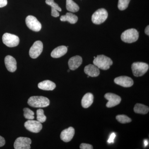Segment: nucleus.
<instances>
[{
    "mask_svg": "<svg viewBox=\"0 0 149 149\" xmlns=\"http://www.w3.org/2000/svg\"><path fill=\"white\" fill-rule=\"evenodd\" d=\"M27 103L30 106L35 108H44L49 105L50 101L43 96H32L28 99Z\"/></svg>",
    "mask_w": 149,
    "mask_h": 149,
    "instance_id": "obj_1",
    "label": "nucleus"
},
{
    "mask_svg": "<svg viewBox=\"0 0 149 149\" xmlns=\"http://www.w3.org/2000/svg\"><path fill=\"white\" fill-rule=\"evenodd\" d=\"M93 63L99 68L107 70L113 64V61L109 57L104 55H100L94 58Z\"/></svg>",
    "mask_w": 149,
    "mask_h": 149,
    "instance_id": "obj_2",
    "label": "nucleus"
},
{
    "mask_svg": "<svg viewBox=\"0 0 149 149\" xmlns=\"http://www.w3.org/2000/svg\"><path fill=\"white\" fill-rule=\"evenodd\" d=\"M139 32L133 28L125 30L121 35V40L124 42L128 43L136 42L139 39Z\"/></svg>",
    "mask_w": 149,
    "mask_h": 149,
    "instance_id": "obj_3",
    "label": "nucleus"
},
{
    "mask_svg": "<svg viewBox=\"0 0 149 149\" xmlns=\"http://www.w3.org/2000/svg\"><path fill=\"white\" fill-rule=\"evenodd\" d=\"M133 75L136 77H141L148 71L149 65L143 62H135L131 66Z\"/></svg>",
    "mask_w": 149,
    "mask_h": 149,
    "instance_id": "obj_4",
    "label": "nucleus"
},
{
    "mask_svg": "<svg viewBox=\"0 0 149 149\" xmlns=\"http://www.w3.org/2000/svg\"><path fill=\"white\" fill-rule=\"evenodd\" d=\"M108 14L106 10L104 8L99 9L96 11L92 15V20L93 23L100 24L103 23L107 18Z\"/></svg>",
    "mask_w": 149,
    "mask_h": 149,
    "instance_id": "obj_5",
    "label": "nucleus"
},
{
    "mask_svg": "<svg viewBox=\"0 0 149 149\" xmlns=\"http://www.w3.org/2000/svg\"><path fill=\"white\" fill-rule=\"evenodd\" d=\"M2 41L4 44L9 47H16L19 42V39L16 35L6 33L2 37Z\"/></svg>",
    "mask_w": 149,
    "mask_h": 149,
    "instance_id": "obj_6",
    "label": "nucleus"
},
{
    "mask_svg": "<svg viewBox=\"0 0 149 149\" xmlns=\"http://www.w3.org/2000/svg\"><path fill=\"white\" fill-rule=\"evenodd\" d=\"M25 22L29 29L35 32H39L42 29V24L36 17L32 15H29L25 19Z\"/></svg>",
    "mask_w": 149,
    "mask_h": 149,
    "instance_id": "obj_7",
    "label": "nucleus"
},
{
    "mask_svg": "<svg viewBox=\"0 0 149 149\" xmlns=\"http://www.w3.org/2000/svg\"><path fill=\"white\" fill-rule=\"evenodd\" d=\"M32 141L27 137H20L17 138L14 143L15 149H29L31 148L30 145Z\"/></svg>",
    "mask_w": 149,
    "mask_h": 149,
    "instance_id": "obj_8",
    "label": "nucleus"
},
{
    "mask_svg": "<svg viewBox=\"0 0 149 149\" xmlns=\"http://www.w3.org/2000/svg\"><path fill=\"white\" fill-rule=\"evenodd\" d=\"M43 43L40 41H37L33 44L30 48L29 51V55L32 58H36L40 56L42 52Z\"/></svg>",
    "mask_w": 149,
    "mask_h": 149,
    "instance_id": "obj_9",
    "label": "nucleus"
},
{
    "mask_svg": "<svg viewBox=\"0 0 149 149\" xmlns=\"http://www.w3.org/2000/svg\"><path fill=\"white\" fill-rule=\"evenodd\" d=\"M24 126L27 130L34 133H39L42 128L41 123L38 120H33V119L29 120L25 122Z\"/></svg>",
    "mask_w": 149,
    "mask_h": 149,
    "instance_id": "obj_10",
    "label": "nucleus"
},
{
    "mask_svg": "<svg viewBox=\"0 0 149 149\" xmlns=\"http://www.w3.org/2000/svg\"><path fill=\"white\" fill-rule=\"evenodd\" d=\"M104 97L108 100L106 107L111 108L118 105L120 103L121 99L120 96L111 93H107L104 95Z\"/></svg>",
    "mask_w": 149,
    "mask_h": 149,
    "instance_id": "obj_11",
    "label": "nucleus"
},
{
    "mask_svg": "<svg viewBox=\"0 0 149 149\" xmlns=\"http://www.w3.org/2000/svg\"><path fill=\"white\" fill-rule=\"evenodd\" d=\"M114 83L124 88H129L133 85L132 78L126 76H120L116 77L114 80Z\"/></svg>",
    "mask_w": 149,
    "mask_h": 149,
    "instance_id": "obj_12",
    "label": "nucleus"
},
{
    "mask_svg": "<svg viewBox=\"0 0 149 149\" xmlns=\"http://www.w3.org/2000/svg\"><path fill=\"white\" fill-rule=\"evenodd\" d=\"M74 133V128L72 127H70L62 131L60 135L61 139L62 141L66 143L70 142L73 138Z\"/></svg>",
    "mask_w": 149,
    "mask_h": 149,
    "instance_id": "obj_13",
    "label": "nucleus"
},
{
    "mask_svg": "<svg viewBox=\"0 0 149 149\" xmlns=\"http://www.w3.org/2000/svg\"><path fill=\"white\" fill-rule=\"evenodd\" d=\"M5 64L8 70L10 72H14L17 69V62L15 59L12 56H7L5 58Z\"/></svg>",
    "mask_w": 149,
    "mask_h": 149,
    "instance_id": "obj_14",
    "label": "nucleus"
},
{
    "mask_svg": "<svg viewBox=\"0 0 149 149\" xmlns=\"http://www.w3.org/2000/svg\"><path fill=\"white\" fill-rule=\"evenodd\" d=\"M83 59L82 57L79 56H76L72 57L70 59L68 64L70 69L74 70L77 69L82 64Z\"/></svg>",
    "mask_w": 149,
    "mask_h": 149,
    "instance_id": "obj_15",
    "label": "nucleus"
},
{
    "mask_svg": "<svg viewBox=\"0 0 149 149\" xmlns=\"http://www.w3.org/2000/svg\"><path fill=\"white\" fill-rule=\"evenodd\" d=\"M84 72L88 76L92 77H96L100 74V70L95 65L89 64L84 68Z\"/></svg>",
    "mask_w": 149,
    "mask_h": 149,
    "instance_id": "obj_16",
    "label": "nucleus"
},
{
    "mask_svg": "<svg viewBox=\"0 0 149 149\" xmlns=\"http://www.w3.org/2000/svg\"><path fill=\"white\" fill-rule=\"evenodd\" d=\"M67 51V47L65 46H59L52 51L51 53V56L54 58H59L65 55Z\"/></svg>",
    "mask_w": 149,
    "mask_h": 149,
    "instance_id": "obj_17",
    "label": "nucleus"
},
{
    "mask_svg": "<svg viewBox=\"0 0 149 149\" xmlns=\"http://www.w3.org/2000/svg\"><path fill=\"white\" fill-rule=\"evenodd\" d=\"M38 87L41 90L44 91H52L56 88V85L50 80H46L39 83Z\"/></svg>",
    "mask_w": 149,
    "mask_h": 149,
    "instance_id": "obj_18",
    "label": "nucleus"
},
{
    "mask_svg": "<svg viewBox=\"0 0 149 149\" xmlns=\"http://www.w3.org/2000/svg\"><path fill=\"white\" fill-rule=\"evenodd\" d=\"M93 100L94 96L93 94L91 93H87L83 96L81 101L82 107L84 108H88L93 103Z\"/></svg>",
    "mask_w": 149,
    "mask_h": 149,
    "instance_id": "obj_19",
    "label": "nucleus"
},
{
    "mask_svg": "<svg viewBox=\"0 0 149 149\" xmlns=\"http://www.w3.org/2000/svg\"><path fill=\"white\" fill-rule=\"evenodd\" d=\"M60 20L62 22L67 21L70 24H75L78 20V17L75 15L70 13H67L65 15H62Z\"/></svg>",
    "mask_w": 149,
    "mask_h": 149,
    "instance_id": "obj_20",
    "label": "nucleus"
},
{
    "mask_svg": "<svg viewBox=\"0 0 149 149\" xmlns=\"http://www.w3.org/2000/svg\"><path fill=\"white\" fill-rule=\"evenodd\" d=\"M149 107L141 104H136L134 107L135 113L140 114H146L148 112Z\"/></svg>",
    "mask_w": 149,
    "mask_h": 149,
    "instance_id": "obj_21",
    "label": "nucleus"
},
{
    "mask_svg": "<svg viewBox=\"0 0 149 149\" xmlns=\"http://www.w3.org/2000/svg\"><path fill=\"white\" fill-rule=\"evenodd\" d=\"M66 9L71 12H77L79 10V6L72 0H66Z\"/></svg>",
    "mask_w": 149,
    "mask_h": 149,
    "instance_id": "obj_22",
    "label": "nucleus"
},
{
    "mask_svg": "<svg viewBox=\"0 0 149 149\" xmlns=\"http://www.w3.org/2000/svg\"><path fill=\"white\" fill-rule=\"evenodd\" d=\"M24 116L26 119L28 120H33L35 118V113L34 112L28 108H24L23 109Z\"/></svg>",
    "mask_w": 149,
    "mask_h": 149,
    "instance_id": "obj_23",
    "label": "nucleus"
},
{
    "mask_svg": "<svg viewBox=\"0 0 149 149\" xmlns=\"http://www.w3.org/2000/svg\"><path fill=\"white\" fill-rule=\"evenodd\" d=\"M37 120L39 122L42 123L45 122L47 119V117L44 114V111L43 109H40L37 111Z\"/></svg>",
    "mask_w": 149,
    "mask_h": 149,
    "instance_id": "obj_24",
    "label": "nucleus"
},
{
    "mask_svg": "<svg viewBox=\"0 0 149 149\" xmlns=\"http://www.w3.org/2000/svg\"><path fill=\"white\" fill-rule=\"evenodd\" d=\"M116 120L120 122V123L124 124V123H128L131 122L132 120L130 118L128 117L125 115H119L116 116Z\"/></svg>",
    "mask_w": 149,
    "mask_h": 149,
    "instance_id": "obj_25",
    "label": "nucleus"
},
{
    "mask_svg": "<svg viewBox=\"0 0 149 149\" xmlns=\"http://www.w3.org/2000/svg\"><path fill=\"white\" fill-rule=\"evenodd\" d=\"M130 0H119L118 7L120 10H123L128 8Z\"/></svg>",
    "mask_w": 149,
    "mask_h": 149,
    "instance_id": "obj_26",
    "label": "nucleus"
},
{
    "mask_svg": "<svg viewBox=\"0 0 149 149\" xmlns=\"http://www.w3.org/2000/svg\"><path fill=\"white\" fill-rule=\"evenodd\" d=\"M46 3L48 5L51 6L52 7V8L58 11H61V8L57 4L54 2V0H46Z\"/></svg>",
    "mask_w": 149,
    "mask_h": 149,
    "instance_id": "obj_27",
    "label": "nucleus"
},
{
    "mask_svg": "<svg viewBox=\"0 0 149 149\" xmlns=\"http://www.w3.org/2000/svg\"><path fill=\"white\" fill-rule=\"evenodd\" d=\"M80 149H93V146L89 144L82 143L80 145Z\"/></svg>",
    "mask_w": 149,
    "mask_h": 149,
    "instance_id": "obj_28",
    "label": "nucleus"
},
{
    "mask_svg": "<svg viewBox=\"0 0 149 149\" xmlns=\"http://www.w3.org/2000/svg\"><path fill=\"white\" fill-rule=\"evenodd\" d=\"M116 134L114 133H111L109 139L108 140L107 142L109 143H114V140L116 137Z\"/></svg>",
    "mask_w": 149,
    "mask_h": 149,
    "instance_id": "obj_29",
    "label": "nucleus"
},
{
    "mask_svg": "<svg viewBox=\"0 0 149 149\" xmlns=\"http://www.w3.org/2000/svg\"><path fill=\"white\" fill-rule=\"evenodd\" d=\"M51 15L54 17H58L59 16V13L58 11L56 9L52 8V12H51Z\"/></svg>",
    "mask_w": 149,
    "mask_h": 149,
    "instance_id": "obj_30",
    "label": "nucleus"
},
{
    "mask_svg": "<svg viewBox=\"0 0 149 149\" xmlns=\"http://www.w3.org/2000/svg\"><path fill=\"white\" fill-rule=\"evenodd\" d=\"M7 0H0V8H3L7 4Z\"/></svg>",
    "mask_w": 149,
    "mask_h": 149,
    "instance_id": "obj_31",
    "label": "nucleus"
},
{
    "mask_svg": "<svg viewBox=\"0 0 149 149\" xmlns=\"http://www.w3.org/2000/svg\"><path fill=\"white\" fill-rule=\"evenodd\" d=\"M6 143L5 140L2 136H0V147L3 146Z\"/></svg>",
    "mask_w": 149,
    "mask_h": 149,
    "instance_id": "obj_32",
    "label": "nucleus"
},
{
    "mask_svg": "<svg viewBox=\"0 0 149 149\" xmlns=\"http://www.w3.org/2000/svg\"><path fill=\"white\" fill-rule=\"evenodd\" d=\"M145 33L148 35V36L149 35V26L148 25L146 27V29H145Z\"/></svg>",
    "mask_w": 149,
    "mask_h": 149,
    "instance_id": "obj_33",
    "label": "nucleus"
},
{
    "mask_svg": "<svg viewBox=\"0 0 149 149\" xmlns=\"http://www.w3.org/2000/svg\"><path fill=\"white\" fill-rule=\"evenodd\" d=\"M144 145H145V147H146L148 145V141L146 140H145L144 141Z\"/></svg>",
    "mask_w": 149,
    "mask_h": 149,
    "instance_id": "obj_34",
    "label": "nucleus"
},
{
    "mask_svg": "<svg viewBox=\"0 0 149 149\" xmlns=\"http://www.w3.org/2000/svg\"><path fill=\"white\" fill-rule=\"evenodd\" d=\"M68 72H70V70H68Z\"/></svg>",
    "mask_w": 149,
    "mask_h": 149,
    "instance_id": "obj_35",
    "label": "nucleus"
}]
</instances>
